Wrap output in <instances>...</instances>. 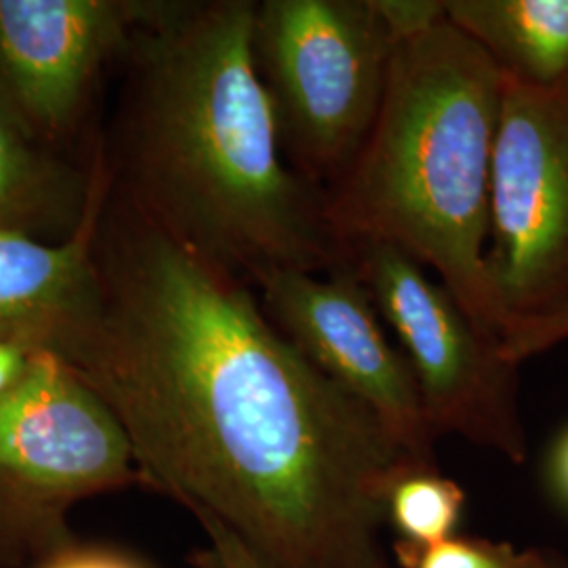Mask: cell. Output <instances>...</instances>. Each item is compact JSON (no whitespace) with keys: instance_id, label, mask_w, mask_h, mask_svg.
Instances as JSON below:
<instances>
[{"instance_id":"cell-1","label":"cell","mask_w":568,"mask_h":568,"mask_svg":"<svg viewBox=\"0 0 568 568\" xmlns=\"http://www.w3.org/2000/svg\"><path fill=\"white\" fill-rule=\"evenodd\" d=\"M112 410L142 487L260 568H396L387 495L422 466L206 262L114 185L89 284L49 345Z\"/></svg>"},{"instance_id":"cell-2","label":"cell","mask_w":568,"mask_h":568,"mask_svg":"<svg viewBox=\"0 0 568 568\" xmlns=\"http://www.w3.org/2000/svg\"><path fill=\"white\" fill-rule=\"evenodd\" d=\"M253 0H150L124 53L122 194L239 281L354 265L325 190L284 161L253 58Z\"/></svg>"},{"instance_id":"cell-3","label":"cell","mask_w":568,"mask_h":568,"mask_svg":"<svg viewBox=\"0 0 568 568\" xmlns=\"http://www.w3.org/2000/svg\"><path fill=\"white\" fill-rule=\"evenodd\" d=\"M501 98L504 74L447 16L406 37L365 148L325 196L347 246L403 248L480 331L504 342L506 318L487 267Z\"/></svg>"},{"instance_id":"cell-4","label":"cell","mask_w":568,"mask_h":568,"mask_svg":"<svg viewBox=\"0 0 568 568\" xmlns=\"http://www.w3.org/2000/svg\"><path fill=\"white\" fill-rule=\"evenodd\" d=\"M400 37L379 0H262L253 58L284 161L305 182H342L377 122Z\"/></svg>"},{"instance_id":"cell-5","label":"cell","mask_w":568,"mask_h":568,"mask_svg":"<svg viewBox=\"0 0 568 568\" xmlns=\"http://www.w3.org/2000/svg\"><path fill=\"white\" fill-rule=\"evenodd\" d=\"M131 487L142 480L112 410L58 352L37 349L0 400V568L74 544V508Z\"/></svg>"},{"instance_id":"cell-6","label":"cell","mask_w":568,"mask_h":568,"mask_svg":"<svg viewBox=\"0 0 568 568\" xmlns=\"http://www.w3.org/2000/svg\"><path fill=\"white\" fill-rule=\"evenodd\" d=\"M354 267L415 373L427 422L514 466L528 457L518 366L426 265L387 243L352 244Z\"/></svg>"},{"instance_id":"cell-7","label":"cell","mask_w":568,"mask_h":568,"mask_svg":"<svg viewBox=\"0 0 568 568\" xmlns=\"http://www.w3.org/2000/svg\"><path fill=\"white\" fill-rule=\"evenodd\" d=\"M487 267L506 331L568 310V84L504 77Z\"/></svg>"},{"instance_id":"cell-8","label":"cell","mask_w":568,"mask_h":568,"mask_svg":"<svg viewBox=\"0 0 568 568\" xmlns=\"http://www.w3.org/2000/svg\"><path fill=\"white\" fill-rule=\"evenodd\" d=\"M255 291L272 325L310 363L361 400L413 459L438 467L415 373L354 265L331 274L278 270Z\"/></svg>"},{"instance_id":"cell-9","label":"cell","mask_w":568,"mask_h":568,"mask_svg":"<svg viewBox=\"0 0 568 568\" xmlns=\"http://www.w3.org/2000/svg\"><path fill=\"white\" fill-rule=\"evenodd\" d=\"M150 0H0V102L39 142L63 138Z\"/></svg>"},{"instance_id":"cell-10","label":"cell","mask_w":568,"mask_h":568,"mask_svg":"<svg viewBox=\"0 0 568 568\" xmlns=\"http://www.w3.org/2000/svg\"><path fill=\"white\" fill-rule=\"evenodd\" d=\"M87 175L81 220L60 243L23 230H0V339L49 347L81 302L114 187L103 143L95 145Z\"/></svg>"},{"instance_id":"cell-11","label":"cell","mask_w":568,"mask_h":568,"mask_svg":"<svg viewBox=\"0 0 568 568\" xmlns=\"http://www.w3.org/2000/svg\"><path fill=\"white\" fill-rule=\"evenodd\" d=\"M445 11L506 79L567 87L568 0H445Z\"/></svg>"},{"instance_id":"cell-12","label":"cell","mask_w":568,"mask_h":568,"mask_svg":"<svg viewBox=\"0 0 568 568\" xmlns=\"http://www.w3.org/2000/svg\"><path fill=\"white\" fill-rule=\"evenodd\" d=\"M89 175L53 159L0 102V230L41 236L44 227L74 230Z\"/></svg>"},{"instance_id":"cell-13","label":"cell","mask_w":568,"mask_h":568,"mask_svg":"<svg viewBox=\"0 0 568 568\" xmlns=\"http://www.w3.org/2000/svg\"><path fill=\"white\" fill-rule=\"evenodd\" d=\"M466 493L440 467L408 469L387 495L386 525L396 532V558L457 535Z\"/></svg>"},{"instance_id":"cell-14","label":"cell","mask_w":568,"mask_h":568,"mask_svg":"<svg viewBox=\"0 0 568 568\" xmlns=\"http://www.w3.org/2000/svg\"><path fill=\"white\" fill-rule=\"evenodd\" d=\"M537 549L453 535L432 548L396 558L398 568H530Z\"/></svg>"},{"instance_id":"cell-15","label":"cell","mask_w":568,"mask_h":568,"mask_svg":"<svg viewBox=\"0 0 568 568\" xmlns=\"http://www.w3.org/2000/svg\"><path fill=\"white\" fill-rule=\"evenodd\" d=\"M568 342V310L539 321H523L508 326L504 349L516 365Z\"/></svg>"},{"instance_id":"cell-16","label":"cell","mask_w":568,"mask_h":568,"mask_svg":"<svg viewBox=\"0 0 568 568\" xmlns=\"http://www.w3.org/2000/svg\"><path fill=\"white\" fill-rule=\"evenodd\" d=\"M32 568H150L131 554L108 546L74 541Z\"/></svg>"},{"instance_id":"cell-17","label":"cell","mask_w":568,"mask_h":568,"mask_svg":"<svg viewBox=\"0 0 568 568\" xmlns=\"http://www.w3.org/2000/svg\"><path fill=\"white\" fill-rule=\"evenodd\" d=\"M206 535V546L192 558L194 568H260L244 551L243 546L215 525H201Z\"/></svg>"},{"instance_id":"cell-18","label":"cell","mask_w":568,"mask_h":568,"mask_svg":"<svg viewBox=\"0 0 568 568\" xmlns=\"http://www.w3.org/2000/svg\"><path fill=\"white\" fill-rule=\"evenodd\" d=\"M546 483L554 499L568 509V426L558 434L549 448Z\"/></svg>"},{"instance_id":"cell-19","label":"cell","mask_w":568,"mask_h":568,"mask_svg":"<svg viewBox=\"0 0 568 568\" xmlns=\"http://www.w3.org/2000/svg\"><path fill=\"white\" fill-rule=\"evenodd\" d=\"M34 352V347L21 342L0 339V400L20 384Z\"/></svg>"},{"instance_id":"cell-20","label":"cell","mask_w":568,"mask_h":568,"mask_svg":"<svg viewBox=\"0 0 568 568\" xmlns=\"http://www.w3.org/2000/svg\"><path fill=\"white\" fill-rule=\"evenodd\" d=\"M530 568H568V558L549 549H537Z\"/></svg>"}]
</instances>
